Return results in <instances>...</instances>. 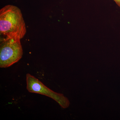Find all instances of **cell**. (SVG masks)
<instances>
[{
  "instance_id": "cell-1",
  "label": "cell",
  "mask_w": 120,
  "mask_h": 120,
  "mask_svg": "<svg viewBox=\"0 0 120 120\" xmlns=\"http://www.w3.org/2000/svg\"><path fill=\"white\" fill-rule=\"evenodd\" d=\"M26 32V23L21 10L14 5H8L0 10V38L22 39Z\"/></svg>"
},
{
  "instance_id": "cell-4",
  "label": "cell",
  "mask_w": 120,
  "mask_h": 120,
  "mask_svg": "<svg viewBox=\"0 0 120 120\" xmlns=\"http://www.w3.org/2000/svg\"><path fill=\"white\" fill-rule=\"evenodd\" d=\"M120 7V0H113Z\"/></svg>"
},
{
  "instance_id": "cell-3",
  "label": "cell",
  "mask_w": 120,
  "mask_h": 120,
  "mask_svg": "<svg viewBox=\"0 0 120 120\" xmlns=\"http://www.w3.org/2000/svg\"><path fill=\"white\" fill-rule=\"evenodd\" d=\"M26 88L29 92L47 96L56 101L61 107L66 109L69 106L70 102L64 94L57 93L48 88L34 76L27 73L26 75Z\"/></svg>"
},
{
  "instance_id": "cell-2",
  "label": "cell",
  "mask_w": 120,
  "mask_h": 120,
  "mask_svg": "<svg viewBox=\"0 0 120 120\" xmlns=\"http://www.w3.org/2000/svg\"><path fill=\"white\" fill-rule=\"evenodd\" d=\"M21 39L15 38H0V67L5 68L18 62L23 52Z\"/></svg>"
}]
</instances>
